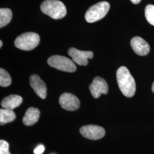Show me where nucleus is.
Wrapping results in <instances>:
<instances>
[{
	"mask_svg": "<svg viewBox=\"0 0 154 154\" xmlns=\"http://www.w3.org/2000/svg\"><path fill=\"white\" fill-rule=\"evenodd\" d=\"M116 79L118 86L123 94L128 98L132 97L136 91V83L126 67L121 66L118 69Z\"/></svg>",
	"mask_w": 154,
	"mask_h": 154,
	"instance_id": "1",
	"label": "nucleus"
},
{
	"mask_svg": "<svg viewBox=\"0 0 154 154\" xmlns=\"http://www.w3.org/2000/svg\"><path fill=\"white\" fill-rule=\"evenodd\" d=\"M40 8L43 13L55 20L61 19L67 14L66 6L58 0H46Z\"/></svg>",
	"mask_w": 154,
	"mask_h": 154,
	"instance_id": "2",
	"label": "nucleus"
},
{
	"mask_svg": "<svg viewBox=\"0 0 154 154\" xmlns=\"http://www.w3.org/2000/svg\"><path fill=\"white\" fill-rule=\"evenodd\" d=\"M40 41L38 34L34 32H27L19 35L14 41L16 47L25 51H30L35 48Z\"/></svg>",
	"mask_w": 154,
	"mask_h": 154,
	"instance_id": "3",
	"label": "nucleus"
},
{
	"mask_svg": "<svg viewBox=\"0 0 154 154\" xmlns=\"http://www.w3.org/2000/svg\"><path fill=\"white\" fill-rule=\"evenodd\" d=\"M110 4L100 2L91 6L85 14L86 21L89 23L97 22L104 18L110 9Z\"/></svg>",
	"mask_w": 154,
	"mask_h": 154,
	"instance_id": "4",
	"label": "nucleus"
},
{
	"mask_svg": "<svg viewBox=\"0 0 154 154\" xmlns=\"http://www.w3.org/2000/svg\"><path fill=\"white\" fill-rule=\"evenodd\" d=\"M48 63L51 67L63 72H73L77 70L72 60L64 56L53 55L48 60Z\"/></svg>",
	"mask_w": 154,
	"mask_h": 154,
	"instance_id": "5",
	"label": "nucleus"
},
{
	"mask_svg": "<svg viewBox=\"0 0 154 154\" xmlns=\"http://www.w3.org/2000/svg\"><path fill=\"white\" fill-rule=\"evenodd\" d=\"M79 131L83 137L94 140L103 138L106 133L103 127L93 125L83 126L79 129Z\"/></svg>",
	"mask_w": 154,
	"mask_h": 154,
	"instance_id": "6",
	"label": "nucleus"
},
{
	"mask_svg": "<svg viewBox=\"0 0 154 154\" xmlns=\"http://www.w3.org/2000/svg\"><path fill=\"white\" fill-rule=\"evenodd\" d=\"M68 54L72 58V61L80 66H86L88 59L93 58L94 53L91 51H81L74 48H71L68 50Z\"/></svg>",
	"mask_w": 154,
	"mask_h": 154,
	"instance_id": "7",
	"label": "nucleus"
},
{
	"mask_svg": "<svg viewBox=\"0 0 154 154\" xmlns=\"http://www.w3.org/2000/svg\"><path fill=\"white\" fill-rule=\"evenodd\" d=\"M61 107L67 111H75L80 107V101L72 94L65 93L62 94L59 99Z\"/></svg>",
	"mask_w": 154,
	"mask_h": 154,
	"instance_id": "8",
	"label": "nucleus"
},
{
	"mask_svg": "<svg viewBox=\"0 0 154 154\" xmlns=\"http://www.w3.org/2000/svg\"><path fill=\"white\" fill-rule=\"evenodd\" d=\"M89 89L94 98H98L102 94H107L108 93L109 87L103 78L96 77L90 85Z\"/></svg>",
	"mask_w": 154,
	"mask_h": 154,
	"instance_id": "9",
	"label": "nucleus"
},
{
	"mask_svg": "<svg viewBox=\"0 0 154 154\" xmlns=\"http://www.w3.org/2000/svg\"><path fill=\"white\" fill-rule=\"evenodd\" d=\"M30 85L34 92L42 99H45L47 95V88L44 81L38 75L33 74L30 77Z\"/></svg>",
	"mask_w": 154,
	"mask_h": 154,
	"instance_id": "10",
	"label": "nucleus"
},
{
	"mask_svg": "<svg viewBox=\"0 0 154 154\" xmlns=\"http://www.w3.org/2000/svg\"><path fill=\"white\" fill-rule=\"evenodd\" d=\"M131 46L134 51L139 55H147L150 50L149 44L140 37H135L131 40Z\"/></svg>",
	"mask_w": 154,
	"mask_h": 154,
	"instance_id": "11",
	"label": "nucleus"
},
{
	"mask_svg": "<svg viewBox=\"0 0 154 154\" xmlns=\"http://www.w3.org/2000/svg\"><path fill=\"white\" fill-rule=\"evenodd\" d=\"M22 98L17 95H11L2 99L1 106L3 109L13 110L22 104Z\"/></svg>",
	"mask_w": 154,
	"mask_h": 154,
	"instance_id": "12",
	"label": "nucleus"
},
{
	"mask_svg": "<svg viewBox=\"0 0 154 154\" xmlns=\"http://www.w3.org/2000/svg\"><path fill=\"white\" fill-rule=\"evenodd\" d=\"M40 111L34 107L29 108L22 119L23 123L27 126H33L36 123L39 118Z\"/></svg>",
	"mask_w": 154,
	"mask_h": 154,
	"instance_id": "13",
	"label": "nucleus"
},
{
	"mask_svg": "<svg viewBox=\"0 0 154 154\" xmlns=\"http://www.w3.org/2000/svg\"><path fill=\"white\" fill-rule=\"evenodd\" d=\"M16 118L15 112L12 110L2 109L0 110V123L3 125L14 121Z\"/></svg>",
	"mask_w": 154,
	"mask_h": 154,
	"instance_id": "14",
	"label": "nucleus"
},
{
	"mask_svg": "<svg viewBox=\"0 0 154 154\" xmlns=\"http://www.w3.org/2000/svg\"><path fill=\"white\" fill-rule=\"evenodd\" d=\"M12 18V11L9 8L0 9V28H2L11 22Z\"/></svg>",
	"mask_w": 154,
	"mask_h": 154,
	"instance_id": "15",
	"label": "nucleus"
},
{
	"mask_svg": "<svg viewBox=\"0 0 154 154\" xmlns=\"http://www.w3.org/2000/svg\"><path fill=\"white\" fill-rule=\"evenodd\" d=\"M11 83V78L8 72L5 69H0V86L1 87H8Z\"/></svg>",
	"mask_w": 154,
	"mask_h": 154,
	"instance_id": "16",
	"label": "nucleus"
},
{
	"mask_svg": "<svg viewBox=\"0 0 154 154\" xmlns=\"http://www.w3.org/2000/svg\"><path fill=\"white\" fill-rule=\"evenodd\" d=\"M145 16L148 22L154 26V5H148L145 8Z\"/></svg>",
	"mask_w": 154,
	"mask_h": 154,
	"instance_id": "17",
	"label": "nucleus"
},
{
	"mask_svg": "<svg viewBox=\"0 0 154 154\" xmlns=\"http://www.w3.org/2000/svg\"><path fill=\"white\" fill-rule=\"evenodd\" d=\"M9 144L4 140H0V154H11L9 151Z\"/></svg>",
	"mask_w": 154,
	"mask_h": 154,
	"instance_id": "18",
	"label": "nucleus"
},
{
	"mask_svg": "<svg viewBox=\"0 0 154 154\" xmlns=\"http://www.w3.org/2000/svg\"><path fill=\"white\" fill-rule=\"evenodd\" d=\"M44 146L40 145L34 150V152L35 154H42L44 152Z\"/></svg>",
	"mask_w": 154,
	"mask_h": 154,
	"instance_id": "19",
	"label": "nucleus"
},
{
	"mask_svg": "<svg viewBox=\"0 0 154 154\" xmlns=\"http://www.w3.org/2000/svg\"><path fill=\"white\" fill-rule=\"evenodd\" d=\"M140 1L141 0H131V1L134 4H138L140 2Z\"/></svg>",
	"mask_w": 154,
	"mask_h": 154,
	"instance_id": "20",
	"label": "nucleus"
},
{
	"mask_svg": "<svg viewBox=\"0 0 154 154\" xmlns=\"http://www.w3.org/2000/svg\"><path fill=\"white\" fill-rule=\"evenodd\" d=\"M152 92L154 93V82L153 83L152 86Z\"/></svg>",
	"mask_w": 154,
	"mask_h": 154,
	"instance_id": "21",
	"label": "nucleus"
},
{
	"mask_svg": "<svg viewBox=\"0 0 154 154\" xmlns=\"http://www.w3.org/2000/svg\"><path fill=\"white\" fill-rule=\"evenodd\" d=\"M2 46V41H0V48H1Z\"/></svg>",
	"mask_w": 154,
	"mask_h": 154,
	"instance_id": "22",
	"label": "nucleus"
}]
</instances>
